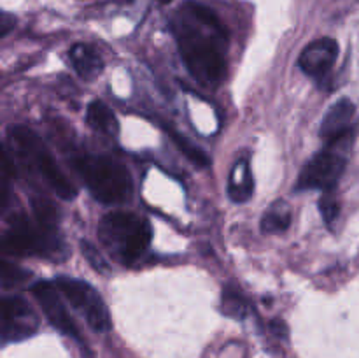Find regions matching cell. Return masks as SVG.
<instances>
[{"instance_id":"obj_3","label":"cell","mask_w":359,"mask_h":358,"mask_svg":"<svg viewBox=\"0 0 359 358\" xmlns=\"http://www.w3.org/2000/svg\"><path fill=\"white\" fill-rule=\"evenodd\" d=\"M11 142L20 160L44 181V185L60 199L70 200L77 195L76 186L70 183L65 172L60 168L51 151L46 147L41 137L27 126H14L9 132Z\"/></svg>"},{"instance_id":"obj_15","label":"cell","mask_w":359,"mask_h":358,"mask_svg":"<svg viewBox=\"0 0 359 358\" xmlns=\"http://www.w3.org/2000/svg\"><path fill=\"white\" fill-rule=\"evenodd\" d=\"M291 223V211L286 204L276 202L262 218V232L263 234H276L284 232Z\"/></svg>"},{"instance_id":"obj_17","label":"cell","mask_w":359,"mask_h":358,"mask_svg":"<svg viewBox=\"0 0 359 358\" xmlns=\"http://www.w3.org/2000/svg\"><path fill=\"white\" fill-rule=\"evenodd\" d=\"M167 132L170 133V137H172V140L175 142V146L181 150V153H184V157L188 158L189 161H193V164L198 165V167H207V165H209V157H207V154L203 153L200 147H196L195 144L189 142L184 135L177 133L175 130L167 128Z\"/></svg>"},{"instance_id":"obj_18","label":"cell","mask_w":359,"mask_h":358,"mask_svg":"<svg viewBox=\"0 0 359 358\" xmlns=\"http://www.w3.org/2000/svg\"><path fill=\"white\" fill-rule=\"evenodd\" d=\"M319 209H321L323 218H325V221L328 225H332L333 221L337 220L340 209H339V202H337L335 197L332 195V190L326 192L325 195L321 197V200H319Z\"/></svg>"},{"instance_id":"obj_9","label":"cell","mask_w":359,"mask_h":358,"mask_svg":"<svg viewBox=\"0 0 359 358\" xmlns=\"http://www.w3.org/2000/svg\"><path fill=\"white\" fill-rule=\"evenodd\" d=\"M32 293L37 298L39 305H41L42 312L49 319V323L62 333H65V336L72 337V339L81 343L79 329H77L76 321H74L72 316L67 311L62 298L63 295L60 293L56 284L49 283V281H39V283H35L32 286Z\"/></svg>"},{"instance_id":"obj_1","label":"cell","mask_w":359,"mask_h":358,"mask_svg":"<svg viewBox=\"0 0 359 358\" xmlns=\"http://www.w3.org/2000/svg\"><path fill=\"white\" fill-rule=\"evenodd\" d=\"M170 28L189 74L203 86H219L228 69V30L216 13L186 2L172 16Z\"/></svg>"},{"instance_id":"obj_14","label":"cell","mask_w":359,"mask_h":358,"mask_svg":"<svg viewBox=\"0 0 359 358\" xmlns=\"http://www.w3.org/2000/svg\"><path fill=\"white\" fill-rule=\"evenodd\" d=\"M86 119L88 123H90L91 128H95L97 132L105 133V135L112 137L119 132V125L114 112L100 100H95L88 105Z\"/></svg>"},{"instance_id":"obj_6","label":"cell","mask_w":359,"mask_h":358,"mask_svg":"<svg viewBox=\"0 0 359 358\" xmlns=\"http://www.w3.org/2000/svg\"><path fill=\"white\" fill-rule=\"evenodd\" d=\"M55 284L60 293L63 295V298L84 316L88 325L95 332L111 330V318H109V311L105 307L104 298L100 297V293L91 284L67 276L56 277Z\"/></svg>"},{"instance_id":"obj_22","label":"cell","mask_w":359,"mask_h":358,"mask_svg":"<svg viewBox=\"0 0 359 358\" xmlns=\"http://www.w3.org/2000/svg\"><path fill=\"white\" fill-rule=\"evenodd\" d=\"M160 2H163V4H168V2H170V0H160Z\"/></svg>"},{"instance_id":"obj_16","label":"cell","mask_w":359,"mask_h":358,"mask_svg":"<svg viewBox=\"0 0 359 358\" xmlns=\"http://www.w3.org/2000/svg\"><path fill=\"white\" fill-rule=\"evenodd\" d=\"M221 305H223V312L233 318H245L249 312L248 300L244 298L242 291L235 286H224L223 297H221Z\"/></svg>"},{"instance_id":"obj_19","label":"cell","mask_w":359,"mask_h":358,"mask_svg":"<svg viewBox=\"0 0 359 358\" xmlns=\"http://www.w3.org/2000/svg\"><path fill=\"white\" fill-rule=\"evenodd\" d=\"M25 277H27V272H23V270H18L16 267L11 265L9 262H2L4 286H9V284L20 283V281H23Z\"/></svg>"},{"instance_id":"obj_10","label":"cell","mask_w":359,"mask_h":358,"mask_svg":"<svg viewBox=\"0 0 359 358\" xmlns=\"http://www.w3.org/2000/svg\"><path fill=\"white\" fill-rule=\"evenodd\" d=\"M339 58V42L332 37L316 39L304 48L298 56V67L302 72L314 79H323L332 72Z\"/></svg>"},{"instance_id":"obj_5","label":"cell","mask_w":359,"mask_h":358,"mask_svg":"<svg viewBox=\"0 0 359 358\" xmlns=\"http://www.w3.org/2000/svg\"><path fill=\"white\" fill-rule=\"evenodd\" d=\"M4 251L13 256H58L63 251L55 225L16 216L4 234Z\"/></svg>"},{"instance_id":"obj_13","label":"cell","mask_w":359,"mask_h":358,"mask_svg":"<svg viewBox=\"0 0 359 358\" xmlns=\"http://www.w3.org/2000/svg\"><path fill=\"white\" fill-rule=\"evenodd\" d=\"M69 56L74 69L84 79H93V77H97L104 70V60H102L100 53L93 46L76 44L70 49Z\"/></svg>"},{"instance_id":"obj_7","label":"cell","mask_w":359,"mask_h":358,"mask_svg":"<svg viewBox=\"0 0 359 358\" xmlns=\"http://www.w3.org/2000/svg\"><path fill=\"white\" fill-rule=\"evenodd\" d=\"M346 157L332 150L319 151L302 168L297 190H323L330 192L339 185L346 171Z\"/></svg>"},{"instance_id":"obj_11","label":"cell","mask_w":359,"mask_h":358,"mask_svg":"<svg viewBox=\"0 0 359 358\" xmlns=\"http://www.w3.org/2000/svg\"><path fill=\"white\" fill-rule=\"evenodd\" d=\"M354 114H356V107L351 100L342 98L337 104H333L330 107V111L326 112V116L323 118L321 130H319V135L325 140L328 146H335L340 140H344L346 137H349L351 133V125H353Z\"/></svg>"},{"instance_id":"obj_4","label":"cell","mask_w":359,"mask_h":358,"mask_svg":"<svg viewBox=\"0 0 359 358\" xmlns=\"http://www.w3.org/2000/svg\"><path fill=\"white\" fill-rule=\"evenodd\" d=\"M98 237L116 258L121 262H133L147 251L153 230L146 218L116 211L102 218L98 225Z\"/></svg>"},{"instance_id":"obj_20","label":"cell","mask_w":359,"mask_h":358,"mask_svg":"<svg viewBox=\"0 0 359 358\" xmlns=\"http://www.w3.org/2000/svg\"><path fill=\"white\" fill-rule=\"evenodd\" d=\"M83 253L86 255V258L90 260L91 265L98 270H104V260L98 255V249H95L90 242H83Z\"/></svg>"},{"instance_id":"obj_8","label":"cell","mask_w":359,"mask_h":358,"mask_svg":"<svg viewBox=\"0 0 359 358\" xmlns=\"http://www.w3.org/2000/svg\"><path fill=\"white\" fill-rule=\"evenodd\" d=\"M39 318L27 300L16 295H7L2 300V340L4 344L21 343L35 336Z\"/></svg>"},{"instance_id":"obj_21","label":"cell","mask_w":359,"mask_h":358,"mask_svg":"<svg viewBox=\"0 0 359 358\" xmlns=\"http://www.w3.org/2000/svg\"><path fill=\"white\" fill-rule=\"evenodd\" d=\"M13 25H14V18L11 16V14L4 13L2 14V35L9 34V30L13 28Z\"/></svg>"},{"instance_id":"obj_12","label":"cell","mask_w":359,"mask_h":358,"mask_svg":"<svg viewBox=\"0 0 359 358\" xmlns=\"http://www.w3.org/2000/svg\"><path fill=\"white\" fill-rule=\"evenodd\" d=\"M226 192L235 204L248 202L255 193V175H252L251 165L245 157L235 161L233 167H231L230 175H228Z\"/></svg>"},{"instance_id":"obj_2","label":"cell","mask_w":359,"mask_h":358,"mask_svg":"<svg viewBox=\"0 0 359 358\" xmlns=\"http://www.w3.org/2000/svg\"><path fill=\"white\" fill-rule=\"evenodd\" d=\"M72 167L98 202L112 206L132 197L133 183L128 168L112 158L81 154L74 158Z\"/></svg>"}]
</instances>
